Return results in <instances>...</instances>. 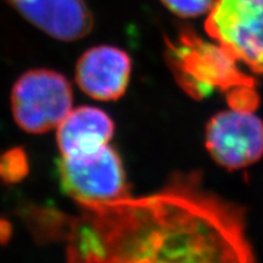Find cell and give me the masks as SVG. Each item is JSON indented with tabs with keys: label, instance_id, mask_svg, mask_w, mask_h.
Segmentation results:
<instances>
[{
	"label": "cell",
	"instance_id": "obj_1",
	"mask_svg": "<svg viewBox=\"0 0 263 263\" xmlns=\"http://www.w3.org/2000/svg\"><path fill=\"white\" fill-rule=\"evenodd\" d=\"M62 217L67 263H257L238 207L177 176L151 195L80 203Z\"/></svg>",
	"mask_w": 263,
	"mask_h": 263
},
{
	"label": "cell",
	"instance_id": "obj_2",
	"mask_svg": "<svg viewBox=\"0 0 263 263\" xmlns=\"http://www.w3.org/2000/svg\"><path fill=\"white\" fill-rule=\"evenodd\" d=\"M167 44L176 78L192 97L205 98L216 89L230 94L252 87V81L240 72L238 61L219 44L207 43L190 32H184L177 43Z\"/></svg>",
	"mask_w": 263,
	"mask_h": 263
},
{
	"label": "cell",
	"instance_id": "obj_3",
	"mask_svg": "<svg viewBox=\"0 0 263 263\" xmlns=\"http://www.w3.org/2000/svg\"><path fill=\"white\" fill-rule=\"evenodd\" d=\"M72 103L70 82L57 71H27L12 87V116L21 129L32 134L58 128L72 110Z\"/></svg>",
	"mask_w": 263,
	"mask_h": 263
},
{
	"label": "cell",
	"instance_id": "obj_4",
	"mask_svg": "<svg viewBox=\"0 0 263 263\" xmlns=\"http://www.w3.org/2000/svg\"><path fill=\"white\" fill-rule=\"evenodd\" d=\"M58 176L65 194L80 203L116 201L129 196L123 162L114 147L62 156Z\"/></svg>",
	"mask_w": 263,
	"mask_h": 263
},
{
	"label": "cell",
	"instance_id": "obj_5",
	"mask_svg": "<svg viewBox=\"0 0 263 263\" xmlns=\"http://www.w3.org/2000/svg\"><path fill=\"white\" fill-rule=\"evenodd\" d=\"M205 28L236 61L263 73V0H216Z\"/></svg>",
	"mask_w": 263,
	"mask_h": 263
},
{
	"label": "cell",
	"instance_id": "obj_6",
	"mask_svg": "<svg viewBox=\"0 0 263 263\" xmlns=\"http://www.w3.org/2000/svg\"><path fill=\"white\" fill-rule=\"evenodd\" d=\"M205 140L217 163L228 170L244 168L263 155V122L252 108L230 107L211 118Z\"/></svg>",
	"mask_w": 263,
	"mask_h": 263
},
{
	"label": "cell",
	"instance_id": "obj_7",
	"mask_svg": "<svg viewBox=\"0 0 263 263\" xmlns=\"http://www.w3.org/2000/svg\"><path fill=\"white\" fill-rule=\"evenodd\" d=\"M132 72L129 55L111 45H99L84 52L76 66V82L90 98L112 101L126 93Z\"/></svg>",
	"mask_w": 263,
	"mask_h": 263
},
{
	"label": "cell",
	"instance_id": "obj_8",
	"mask_svg": "<svg viewBox=\"0 0 263 263\" xmlns=\"http://www.w3.org/2000/svg\"><path fill=\"white\" fill-rule=\"evenodd\" d=\"M27 21L64 42L83 38L93 28V15L84 0H5Z\"/></svg>",
	"mask_w": 263,
	"mask_h": 263
},
{
	"label": "cell",
	"instance_id": "obj_9",
	"mask_svg": "<svg viewBox=\"0 0 263 263\" xmlns=\"http://www.w3.org/2000/svg\"><path fill=\"white\" fill-rule=\"evenodd\" d=\"M114 132V121L105 111L80 106L71 110L58 126V146L62 156L90 153L107 145Z\"/></svg>",
	"mask_w": 263,
	"mask_h": 263
},
{
	"label": "cell",
	"instance_id": "obj_10",
	"mask_svg": "<svg viewBox=\"0 0 263 263\" xmlns=\"http://www.w3.org/2000/svg\"><path fill=\"white\" fill-rule=\"evenodd\" d=\"M29 172L28 159L20 147L8 150L0 155V179L8 184L21 182Z\"/></svg>",
	"mask_w": 263,
	"mask_h": 263
},
{
	"label": "cell",
	"instance_id": "obj_11",
	"mask_svg": "<svg viewBox=\"0 0 263 263\" xmlns=\"http://www.w3.org/2000/svg\"><path fill=\"white\" fill-rule=\"evenodd\" d=\"M170 11L180 17H195L211 11L216 0H161Z\"/></svg>",
	"mask_w": 263,
	"mask_h": 263
},
{
	"label": "cell",
	"instance_id": "obj_12",
	"mask_svg": "<svg viewBox=\"0 0 263 263\" xmlns=\"http://www.w3.org/2000/svg\"><path fill=\"white\" fill-rule=\"evenodd\" d=\"M10 227L9 223L0 221V241H5L9 238Z\"/></svg>",
	"mask_w": 263,
	"mask_h": 263
}]
</instances>
